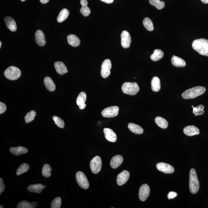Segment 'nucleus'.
Returning <instances> with one entry per match:
<instances>
[{
	"instance_id": "18",
	"label": "nucleus",
	"mask_w": 208,
	"mask_h": 208,
	"mask_svg": "<svg viewBox=\"0 0 208 208\" xmlns=\"http://www.w3.org/2000/svg\"><path fill=\"white\" fill-rule=\"evenodd\" d=\"M124 158L122 156L116 155L113 157L110 162V165L113 169L119 167L122 164Z\"/></svg>"
},
{
	"instance_id": "37",
	"label": "nucleus",
	"mask_w": 208,
	"mask_h": 208,
	"mask_svg": "<svg viewBox=\"0 0 208 208\" xmlns=\"http://www.w3.org/2000/svg\"><path fill=\"white\" fill-rule=\"evenodd\" d=\"M36 116V112L34 110H31L25 116V120L26 123H29L34 120Z\"/></svg>"
},
{
	"instance_id": "8",
	"label": "nucleus",
	"mask_w": 208,
	"mask_h": 208,
	"mask_svg": "<svg viewBox=\"0 0 208 208\" xmlns=\"http://www.w3.org/2000/svg\"><path fill=\"white\" fill-rule=\"evenodd\" d=\"M119 108L117 106L107 107L102 111V116L106 118L115 117L119 114Z\"/></svg>"
},
{
	"instance_id": "24",
	"label": "nucleus",
	"mask_w": 208,
	"mask_h": 208,
	"mask_svg": "<svg viewBox=\"0 0 208 208\" xmlns=\"http://www.w3.org/2000/svg\"><path fill=\"white\" fill-rule=\"evenodd\" d=\"M171 61L173 65L176 67H184L186 66L185 61L184 59L175 55H173Z\"/></svg>"
},
{
	"instance_id": "21",
	"label": "nucleus",
	"mask_w": 208,
	"mask_h": 208,
	"mask_svg": "<svg viewBox=\"0 0 208 208\" xmlns=\"http://www.w3.org/2000/svg\"><path fill=\"white\" fill-rule=\"evenodd\" d=\"M80 3L82 7L80 9V12L82 14L83 16H88L91 13L90 9L87 6L88 2L87 0H81Z\"/></svg>"
},
{
	"instance_id": "43",
	"label": "nucleus",
	"mask_w": 208,
	"mask_h": 208,
	"mask_svg": "<svg viewBox=\"0 0 208 208\" xmlns=\"http://www.w3.org/2000/svg\"><path fill=\"white\" fill-rule=\"evenodd\" d=\"M177 194L176 192H171L168 193V199H171L172 198L176 197L177 196Z\"/></svg>"
},
{
	"instance_id": "44",
	"label": "nucleus",
	"mask_w": 208,
	"mask_h": 208,
	"mask_svg": "<svg viewBox=\"0 0 208 208\" xmlns=\"http://www.w3.org/2000/svg\"><path fill=\"white\" fill-rule=\"evenodd\" d=\"M101 1L107 3V4H111L113 2L114 0H101Z\"/></svg>"
},
{
	"instance_id": "31",
	"label": "nucleus",
	"mask_w": 208,
	"mask_h": 208,
	"mask_svg": "<svg viewBox=\"0 0 208 208\" xmlns=\"http://www.w3.org/2000/svg\"><path fill=\"white\" fill-rule=\"evenodd\" d=\"M155 122L158 127L162 128H167L168 126L167 121L160 116H157L155 118Z\"/></svg>"
},
{
	"instance_id": "22",
	"label": "nucleus",
	"mask_w": 208,
	"mask_h": 208,
	"mask_svg": "<svg viewBox=\"0 0 208 208\" xmlns=\"http://www.w3.org/2000/svg\"><path fill=\"white\" fill-rule=\"evenodd\" d=\"M10 151L13 155L18 156L27 153L28 151L26 148L23 146H19L17 147L11 148Z\"/></svg>"
},
{
	"instance_id": "5",
	"label": "nucleus",
	"mask_w": 208,
	"mask_h": 208,
	"mask_svg": "<svg viewBox=\"0 0 208 208\" xmlns=\"http://www.w3.org/2000/svg\"><path fill=\"white\" fill-rule=\"evenodd\" d=\"M4 75L6 78L10 80L18 79L21 76V71L17 67L11 66L8 67L4 72Z\"/></svg>"
},
{
	"instance_id": "23",
	"label": "nucleus",
	"mask_w": 208,
	"mask_h": 208,
	"mask_svg": "<svg viewBox=\"0 0 208 208\" xmlns=\"http://www.w3.org/2000/svg\"><path fill=\"white\" fill-rule=\"evenodd\" d=\"M67 40L69 45L73 47L78 46L80 44V39L75 35H69L67 36Z\"/></svg>"
},
{
	"instance_id": "35",
	"label": "nucleus",
	"mask_w": 208,
	"mask_h": 208,
	"mask_svg": "<svg viewBox=\"0 0 208 208\" xmlns=\"http://www.w3.org/2000/svg\"><path fill=\"white\" fill-rule=\"evenodd\" d=\"M29 169V165L26 163H23V164L20 165L17 169L16 174L17 176H20L23 173L26 172Z\"/></svg>"
},
{
	"instance_id": "13",
	"label": "nucleus",
	"mask_w": 208,
	"mask_h": 208,
	"mask_svg": "<svg viewBox=\"0 0 208 208\" xmlns=\"http://www.w3.org/2000/svg\"><path fill=\"white\" fill-rule=\"evenodd\" d=\"M130 173L128 171H124L118 175L116 182L119 185H122L127 183L130 177Z\"/></svg>"
},
{
	"instance_id": "3",
	"label": "nucleus",
	"mask_w": 208,
	"mask_h": 208,
	"mask_svg": "<svg viewBox=\"0 0 208 208\" xmlns=\"http://www.w3.org/2000/svg\"><path fill=\"white\" fill-rule=\"evenodd\" d=\"M189 188L191 193L195 194L198 191L200 183L196 171L194 168L190 170L189 173Z\"/></svg>"
},
{
	"instance_id": "4",
	"label": "nucleus",
	"mask_w": 208,
	"mask_h": 208,
	"mask_svg": "<svg viewBox=\"0 0 208 208\" xmlns=\"http://www.w3.org/2000/svg\"><path fill=\"white\" fill-rule=\"evenodd\" d=\"M123 92L130 95H135L140 90L139 87L136 83L125 82L121 87Z\"/></svg>"
},
{
	"instance_id": "47",
	"label": "nucleus",
	"mask_w": 208,
	"mask_h": 208,
	"mask_svg": "<svg viewBox=\"0 0 208 208\" xmlns=\"http://www.w3.org/2000/svg\"><path fill=\"white\" fill-rule=\"evenodd\" d=\"M204 4H208V0H201Z\"/></svg>"
},
{
	"instance_id": "51",
	"label": "nucleus",
	"mask_w": 208,
	"mask_h": 208,
	"mask_svg": "<svg viewBox=\"0 0 208 208\" xmlns=\"http://www.w3.org/2000/svg\"><path fill=\"white\" fill-rule=\"evenodd\" d=\"M21 1L22 2H24V1H26V0H21Z\"/></svg>"
},
{
	"instance_id": "9",
	"label": "nucleus",
	"mask_w": 208,
	"mask_h": 208,
	"mask_svg": "<svg viewBox=\"0 0 208 208\" xmlns=\"http://www.w3.org/2000/svg\"><path fill=\"white\" fill-rule=\"evenodd\" d=\"M111 63L110 59H106L102 63L101 74L104 78H107L110 75L111 68Z\"/></svg>"
},
{
	"instance_id": "49",
	"label": "nucleus",
	"mask_w": 208,
	"mask_h": 208,
	"mask_svg": "<svg viewBox=\"0 0 208 208\" xmlns=\"http://www.w3.org/2000/svg\"><path fill=\"white\" fill-rule=\"evenodd\" d=\"M44 186V189H45L46 188V185H43Z\"/></svg>"
},
{
	"instance_id": "36",
	"label": "nucleus",
	"mask_w": 208,
	"mask_h": 208,
	"mask_svg": "<svg viewBox=\"0 0 208 208\" xmlns=\"http://www.w3.org/2000/svg\"><path fill=\"white\" fill-rule=\"evenodd\" d=\"M52 169L51 166L48 164L44 165L42 170V174L45 177H49L51 176Z\"/></svg>"
},
{
	"instance_id": "16",
	"label": "nucleus",
	"mask_w": 208,
	"mask_h": 208,
	"mask_svg": "<svg viewBox=\"0 0 208 208\" xmlns=\"http://www.w3.org/2000/svg\"><path fill=\"white\" fill-rule=\"evenodd\" d=\"M86 98V94L84 92H81L79 94L76 99V103L80 109L83 110L85 108Z\"/></svg>"
},
{
	"instance_id": "15",
	"label": "nucleus",
	"mask_w": 208,
	"mask_h": 208,
	"mask_svg": "<svg viewBox=\"0 0 208 208\" xmlns=\"http://www.w3.org/2000/svg\"><path fill=\"white\" fill-rule=\"evenodd\" d=\"M106 139L108 141L111 142H115L117 140V136L116 134L111 129L108 128H105L103 129Z\"/></svg>"
},
{
	"instance_id": "26",
	"label": "nucleus",
	"mask_w": 208,
	"mask_h": 208,
	"mask_svg": "<svg viewBox=\"0 0 208 208\" xmlns=\"http://www.w3.org/2000/svg\"><path fill=\"white\" fill-rule=\"evenodd\" d=\"M128 128L131 131L136 134L140 135L143 133V128L138 124L131 123L128 124Z\"/></svg>"
},
{
	"instance_id": "34",
	"label": "nucleus",
	"mask_w": 208,
	"mask_h": 208,
	"mask_svg": "<svg viewBox=\"0 0 208 208\" xmlns=\"http://www.w3.org/2000/svg\"><path fill=\"white\" fill-rule=\"evenodd\" d=\"M149 3L158 10H161L165 7V2L160 0H149Z\"/></svg>"
},
{
	"instance_id": "17",
	"label": "nucleus",
	"mask_w": 208,
	"mask_h": 208,
	"mask_svg": "<svg viewBox=\"0 0 208 208\" xmlns=\"http://www.w3.org/2000/svg\"><path fill=\"white\" fill-rule=\"evenodd\" d=\"M184 134L188 136L198 135L200 133V130L195 126L191 125L185 127L184 129Z\"/></svg>"
},
{
	"instance_id": "25",
	"label": "nucleus",
	"mask_w": 208,
	"mask_h": 208,
	"mask_svg": "<svg viewBox=\"0 0 208 208\" xmlns=\"http://www.w3.org/2000/svg\"><path fill=\"white\" fill-rule=\"evenodd\" d=\"M44 84L48 91L53 92L56 89V86L51 78L47 76L44 79Z\"/></svg>"
},
{
	"instance_id": "1",
	"label": "nucleus",
	"mask_w": 208,
	"mask_h": 208,
	"mask_svg": "<svg viewBox=\"0 0 208 208\" xmlns=\"http://www.w3.org/2000/svg\"><path fill=\"white\" fill-rule=\"evenodd\" d=\"M194 50L199 54L208 56V40L205 39H195L192 43Z\"/></svg>"
},
{
	"instance_id": "33",
	"label": "nucleus",
	"mask_w": 208,
	"mask_h": 208,
	"mask_svg": "<svg viewBox=\"0 0 208 208\" xmlns=\"http://www.w3.org/2000/svg\"><path fill=\"white\" fill-rule=\"evenodd\" d=\"M193 108V113L195 116L201 115L204 113V106L202 105H200L197 107H194L193 105L192 106Z\"/></svg>"
},
{
	"instance_id": "28",
	"label": "nucleus",
	"mask_w": 208,
	"mask_h": 208,
	"mask_svg": "<svg viewBox=\"0 0 208 208\" xmlns=\"http://www.w3.org/2000/svg\"><path fill=\"white\" fill-rule=\"evenodd\" d=\"M43 189V185L40 184L30 185L28 188V190L29 192L37 193H41Z\"/></svg>"
},
{
	"instance_id": "10",
	"label": "nucleus",
	"mask_w": 208,
	"mask_h": 208,
	"mask_svg": "<svg viewBox=\"0 0 208 208\" xmlns=\"http://www.w3.org/2000/svg\"><path fill=\"white\" fill-rule=\"evenodd\" d=\"M121 45L123 48H129L132 42L131 37L130 33L126 31H124L121 35Z\"/></svg>"
},
{
	"instance_id": "39",
	"label": "nucleus",
	"mask_w": 208,
	"mask_h": 208,
	"mask_svg": "<svg viewBox=\"0 0 208 208\" xmlns=\"http://www.w3.org/2000/svg\"><path fill=\"white\" fill-rule=\"evenodd\" d=\"M61 205V199L60 197H57L52 201L51 205L52 208H60Z\"/></svg>"
},
{
	"instance_id": "30",
	"label": "nucleus",
	"mask_w": 208,
	"mask_h": 208,
	"mask_svg": "<svg viewBox=\"0 0 208 208\" xmlns=\"http://www.w3.org/2000/svg\"><path fill=\"white\" fill-rule=\"evenodd\" d=\"M69 15V11L67 9H63L60 12L57 17V21L58 23H61L63 22L67 18Z\"/></svg>"
},
{
	"instance_id": "14",
	"label": "nucleus",
	"mask_w": 208,
	"mask_h": 208,
	"mask_svg": "<svg viewBox=\"0 0 208 208\" xmlns=\"http://www.w3.org/2000/svg\"><path fill=\"white\" fill-rule=\"evenodd\" d=\"M36 43L39 46H42L46 43L45 34L42 31L38 30L36 31L35 35Z\"/></svg>"
},
{
	"instance_id": "45",
	"label": "nucleus",
	"mask_w": 208,
	"mask_h": 208,
	"mask_svg": "<svg viewBox=\"0 0 208 208\" xmlns=\"http://www.w3.org/2000/svg\"><path fill=\"white\" fill-rule=\"evenodd\" d=\"M31 205H32V206L33 208L36 207H37V206L38 205V204L37 202H32L31 203Z\"/></svg>"
},
{
	"instance_id": "50",
	"label": "nucleus",
	"mask_w": 208,
	"mask_h": 208,
	"mask_svg": "<svg viewBox=\"0 0 208 208\" xmlns=\"http://www.w3.org/2000/svg\"><path fill=\"white\" fill-rule=\"evenodd\" d=\"M0 208H4V207H3V206H1V207H0Z\"/></svg>"
},
{
	"instance_id": "7",
	"label": "nucleus",
	"mask_w": 208,
	"mask_h": 208,
	"mask_svg": "<svg viewBox=\"0 0 208 208\" xmlns=\"http://www.w3.org/2000/svg\"><path fill=\"white\" fill-rule=\"evenodd\" d=\"M90 166L93 173L97 174L100 172L102 167V161L101 158L98 156L94 157L91 160Z\"/></svg>"
},
{
	"instance_id": "40",
	"label": "nucleus",
	"mask_w": 208,
	"mask_h": 208,
	"mask_svg": "<svg viewBox=\"0 0 208 208\" xmlns=\"http://www.w3.org/2000/svg\"><path fill=\"white\" fill-rule=\"evenodd\" d=\"M18 208H33L31 203L27 201H23L19 203L17 206Z\"/></svg>"
},
{
	"instance_id": "41",
	"label": "nucleus",
	"mask_w": 208,
	"mask_h": 208,
	"mask_svg": "<svg viewBox=\"0 0 208 208\" xmlns=\"http://www.w3.org/2000/svg\"><path fill=\"white\" fill-rule=\"evenodd\" d=\"M7 110V106L6 104L0 102V114H2L5 112Z\"/></svg>"
},
{
	"instance_id": "11",
	"label": "nucleus",
	"mask_w": 208,
	"mask_h": 208,
	"mask_svg": "<svg viewBox=\"0 0 208 208\" xmlns=\"http://www.w3.org/2000/svg\"><path fill=\"white\" fill-rule=\"evenodd\" d=\"M150 193V188L149 186L146 184L142 185L139 192V197L140 201H145L149 197Z\"/></svg>"
},
{
	"instance_id": "19",
	"label": "nucleus",
	"mask_w": 208,
	"mask_h": 208,
	"mask_svg": "<svg viewBox=\"0 0 208 208\" xmlns=\"http://www.w3.org/2000/svg\"><path fill=\"white\" fill-rule=\"evenodd\" d=\"M5 23L7 27L12 32L17 30L16 23L15 20L10 17H6L4 19Z\"/></svg>"
},
{
	"instance_id": "42",
	"label": "nucleus",
	"mask_w": 208,
	"mask_h": 208,
	"mask_svg": "<svg viewBox=\"0 0 208 208\" xmlns=\"http://www.w3.org/2000/svg\"><path fill=\"white\" fill-rule=\"evenodd\" d=\"M5 188V186L4 184V181L3 179L1 178L0 179V194L1 195L2 193L4 191Z\"/></svg>"
},
{
	"instance_id": "6",
	"label": "nucleus",
	"mask_w": 208,
	"mask_h": 208,
	"mask_svg": "<svg viewBox=\"0 0 208 208\" xmlns=\"http://www.w3.org/2000/svg\"><path fill=\"white\" fill-rule=\"evenodd\" d=\"M77 183L81 188L87 189L89 187V183L87 178L84 173L79 171L76 173V176Z\"/></svg>"
},
{
	"instance_id": "2",
	"label": "nucleus",
	"mask_w": 208,
	"mask_h": 208,
	"mask_svg": "<svg viewBox=\"0 0 208 208\" xmlns=\"http://www.w3.org/2000/svg\"><path fill=\"white\" fill-rule=\"evenodd\" d=\"M206 91L204 87L198 86L190 88L184 91L182 94L183 98L190 99L195 98L204 94Z\"/></svg>"
},
{
	"instance_id": "20",
	"label": "nucleus",
	"mask_w": 208,
	"mask_h": 208,
	"mask_svg": "<svg viewBox=\"0 0 208 208\" xmlns=\"http://www.w3.org/2000/svg\"><path fill=\"white\" fill-rule=\"evenodd\" d=\"M54 67L57 73L60 75H63L68 72L67 67L63 63L58 61L55 63Z\"/></svg>"
},
{
	"instance_id": "27",
	"label": "nucleus",
	"mask_w": 208,
	"mask_h": 208,
	"mask_svg": "<svg viewBox=\"0 0 208 208\" xmlns=\"http://www.w3.org/2000/svg\"><path fill=\"white\" fill-rule=\"evenodd\" d=\"M151 88L153 91L158 92L160 89V79L157 76L154 77L151 81Z\"/></svg>"
},
{
	"instance_id": "46",
	"label": "nucleus",
	"mask_w": 208,
	"mask_h": 208,
	"mask_svg": "<svg viewBox=\"0 0 208 208\" xmlns=\"http://www.w3.org/2000/svg\"><path fill=\"white\" fill-rule=\"evenodd\" d=\"M50 0H40L41 2L43 4H46Z\"/></svg>"
},
{
	"instance_id": "29",
	"label": "nucleus",
	"mask_w": 208,
	"mask_h": 208,
	"mask_svg": "<svg viewBox=\"0 0 208 208\" xmlns=\"http://www.w3.org/2000/svg\"><path fill=\"white\" fill-rule=\"evenodd\" d=\"M164 53L162 50L156 49L154 50V53L151 55L150 58L153 61H156L162 59Z\"/></svg>"
},
{
	"instance_id": "48",
	"label": "nucleus",
	"mask_w": 208,
	"mask_h": 208,
	"mask_svg": "<svg viewBox=\"0 0 208 208\" xmlns=\"http://www.w3.org/2000/svg\"><path fill=\"white\" fill-rule=\"evenodd\" d=\"M2 45V42L1 41L0 42V48H1Z\"/></svg>"
},
{
	"instance_id": "32",
	"label": "nucleus",
	"mask_w": 208,
	"mask_h": 208,
	"mask_svg": "<svg viewBox=\"0 0 208 208\" xmlns=\"http://www.w3.org/2000/svg\"><path fill=\"white\" fill-rule=\"evenodd\" d=\"M143 26L147 30L152 31L154 29V25L152 20L149 17H146L144 19L143 22Z\"/></svg>"
},
{
	"instance_id": "38",
	"label": "nucleus",
	"mask_w": 208,
	"mask_h": 208,
	"mask_svg": "<svg viewBox=\"0 0 208 208\" xmlns=\"http://www.w3.org/2000/svg\"><path fill=\"white\" fill-rule=\"evenodd\" d=\"M55 124L58 127L60 128H64L65 124L63 120L57 116H54L53 118Z\"/></svg>"
},
{
	"instance_id": "12",
	"label": "nucleus",
	"mask_w": 208,
	"mask_h": 208,
	"mask_svg": "<svg viewBox=\"0 0 208 208\" xmlns=\"http://www.w3.org/2000/svg\"><path fill=\"white\" fill-rule=\"evenodd\" d=\"M157 168L159 171L166 174H171L174 171V168L173 166L163 162L157 163Z\"/></svg>"
}]
</instances>
